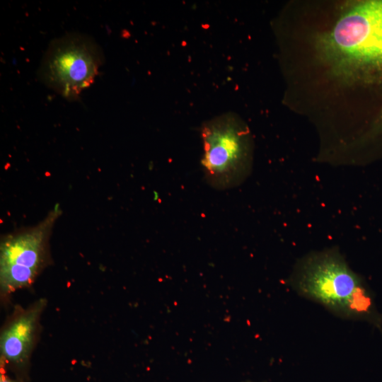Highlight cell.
<instances>
[{
    "mask_svg": "<svg viewBox=\"0 0 382 382\" xmlns=\"http://www.w3.org/2000/svg\"><path fill=\"white\" fill-rule=\"evenodd\" d=\"M289 283L300 295L338 317L369 323L382 329V314L364 279L337 249L308 254L295 265Z\"/></svg>",
    "mask_w": 382,
    "mask_h": 382,
    "instance_id": "obj_1",
    "label": "cell"
},
{
    "mask_svg": "<svg viewBox=\"0 0 382 382\" xmlns=\"http://www.w3.org/2000/svg\"><path fill=\"white\" fill-rule=\"evenodd\" d=\"M202 166L207 183L222 190L238 186L251 168L250 140L243 124L231 114L204 124Z\"/></svg>",
    "mask_w": 382,
    "mask_h": 382,
    "instance_id": "obj_2",
    "label": "cell"
},
{
    "mask_svg": "<svg viewBox=\"0 0 382 382\" xmlns=\"http://www.w3.org/2000/svg\"><path fill=\"white\" fill-rule=\"evenodd\" d=\"M103 54L94 40L69 33L53 40L38 69V77L48 88L70 100H76L94 81Z\"/></svg>",
    "mask_w": 382,
    "mask_h": 382,
    "instance_id": "obj_3",
    "label": "cell"
},
{
    "mask_svg": "<svg viewBox=\"0 0 382 382\" xmlns=\"http://www.w3.org/2000/svg\"><path fill=\"white\" fill-rule=\"evenodd\" d=\"M62 211L57 204L39 224L2 237L0 245V286L10 293L31 284L48 261L52 228Z\"/></svg>",
    "mask_w": 382,
    "mask_h": 382,
    "instance_id": "obj_4",
    "label": "cell"
},
{
    "mask_svg": "<svg viewBox=\"0 0 382 382\" xmlns=\"http://www.w3.org/2000/svg\"><path fill=\"white\" fill-rule=\"evenodd\" d=\"M331 41L352 59L382 62V0L361 3L345 14L336 23Z\"/></svg>",
    "mask_w": 382,
    "mask_h": 382,
    "instance_id": "obj_5",
    "label": "cell"
},
{
    "mask_svg": "<svg viewBox=\"0 0 382 382\" xmlns=\"http://www.w3.org/2000/svg\"><path fill=\"white\" fill-rule=\"evenodd\" d=\"M45 306V301L39 300L15 316L4 328L0 337V350L4 359L13 364L24 363L28 359Z\"/></svg>",
    "mask_w": 382,
    "mask_h": 382,
    "instance_id": "obj_6",
    "label": "cell"
},
{
    "mask_svg": "<svg viewBox=\"0 0 382 382\" xmlns=\"http://www.w3.org/2000/svg\"><path fill=\"white\" fill-rule=\"evenodd\" d=\"M0 382H18V381L13 380L11 378H9L6 377L4 376H1Z\"/></svg>",
    "mask_w": 382,
    "mask_h": 382,
    "instance_id": "obj_7",
    "label": "cell"
}]
</instances>
